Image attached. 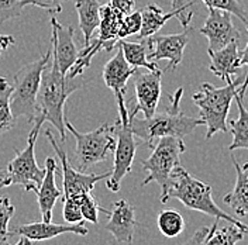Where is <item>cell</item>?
<instances>
[{
    "instance_id": "cell-32",
    "label": "cell",
    "mask_w": 248,
    "mask_h": 245,
    "mask_svg": "<svg viewBox=\"0 0 248 245\" xmlns=\"http://www.w3.org/2000/svg\"><path fill=\"white\" fill-rule=\"evenodd\" d=\"M62 214L68 224H80L83 223V215L80 212L79 200L77 198H69L63 199V207H62Z\"/></svg>"
},
{
    "instance_id": "cell-3",
    "label": "cell",
    "mask_w": 248,
    "mask_h": 245,
    "mask_svg": "<svg viewBox=\"0 0 248 245\" xmlns=\"http://www.w3.org/2000/svg\"><path fill=\"white\" fill-rule=\"evenodd\" d=\"M170 199L179 200L190 210L212 215L217 220H226L232 226L238 227L244 234H248V226L243 224L238 218H234L229 213L223 212L215 203L212 198L210 184L190 176V173L181 165L173 169L170 176V186L165 198V203Z\"/></svg>"
},
{
    "instance_id": "cell-8",
    "label": "cell",
    "mask_w": 248,
    "mask_h": 245,
    "mask_svg": "<svg viewBox=\"0 0 248 245\" xmlns=\"http://www.w3.org/2000/svg\"><path fill=\"white\" fill-rule=\"evenodd\" d=\"M119 108V120L116 122V148H114V165L111 169V175L108 176L106 186L111 192H119L120 184L124 178L131 172L133 162L137 151L136 136L131 130L128 110L124 99H117Z\"/></svg>"
},
{
    "instance_id": "cell-17",
    "label": "cell",
    "mask_w": 248,
    "mask_h": 245,
    "mask_svg": "<svg viewBox=\"0 0 248 245\" xmlns=\"http://www.w3.org/2000/svg\"><path fill=\"white\" fill-rule=\"evenodd\" d=\"M137 68H133L125 61L123 49L117 46V52L103 68V80L108 89L113 91L116 100L123 99L127 91V82L130 77H134Z\"/></svg>"
},
{
    "instance_id": "cell-21",
    "label": "cell",
    "mask_w": 248,
    "mask_h": 245,
    "mask_svg": "<svg viewBox=\"0 0 248 245\" xmlns=\"http://www.w3.org/2000/svg\"><path fill=\"white\" fill-rule=\"evenodd\" d=\"M74 1H75V9L79 20V29L83 34V41L86 46L92 41L94 31L99 29L102 4L99 3V0H74Z\"/></svg>"
},
{
    "instance_id": "cell-18",
    "label": "cell",
    "mask_w": 248,
    "mask_h": 245,
    "mask_svg": "<svg viewBox=\"0 0 248 245\" xmlns=\"http://www.w3.org/2000/svg\"><path fill=\"white\" fill-rule=\"evenodd\" d=\"M58 172V165L54 158H46V176L44 181L37 192V201H38V209L41 213L43 221H52V210L55 203L62 196V192L58 189L55 182V175Z\"/></svg>"
},
{
    "instance_id": "cell-5",
    "label": "cell",
    "mask_w": 248,
    "mask_h": 245,
    "mask_svg": "<svg viewBox=\"0 0 248 245\" xmlns=\"http://www.w3.org/2000/svg\"><path fill=\"white\" fill-rule=\"evenodd\" d=\"M51 48L40 60L32 61L16 72L13 77V92L10 96V107L16 119L27 117L29 122H34L41 114L38 105V93L41 86V77L46 66L51 61Z\"/></svg>"
},
{
    "instance_id": "cell-7",
    "label": "cell",
    "mask_w": 248,
    "mask_h": 245,
    "mask_svg": "<svg viewBox=\"0 0 248 245\" xmlns=\"http://www.w3.org/2000/svg\"><path fill=\"white\" fill-rule=\"evenodd\" d=\"M65 128L77 139V158L78 168L80 172H85L93 165L106 161L110 153H114L116 148V125L103 124L99 128L80 133L69 122H65Z\"/></svg>"
},
{
    "instance_id": "cell-20",
    "label": "cell",
    "mask_w": 248,
    "mask_h": 245,
    "mask_svg": "<svg viewBox=\"0 0 248 245\" xmlns=\"http://www.w3.org/2000/svg\"><path fill=\"white\" fill-rule=\"evenodd\" d=\"M232 161L237 172V181L234 189L223 198V201L238 217H246L248 215V162L240 165L234 156H232Z\"/></svg>"
},
{
    "instance_id": "cell-41",
    "label": "cell",
    "mask_w": 248,
    "mask_h": 245,
    "mask_svg": "<svg viewBox=\"0 0 248 245\" xmlns=\"http://www.w3.org/2000/svg\"><path fill=\"white\" fill-rule=\"evenodd\" d=\"M3 51H4V49H3V46H0V58H1V55H3Z\"/></svg>"
},
{
    "instance_id": "cell-16",
    "label": "cell",
    "mask_w": 248,
    "mask_h": 245,
    "mask_svg": "<svg viewBox=\"0 0 248 245\" xmlns=\"http://www.w3.org/2000/svg\"><path fill=\"white\" fill-rule=\"evenodd\" d=\"M13 235L18 234L23 237H27L29 240L34 241H46L51 238H55L61 234H77V235H86L89 230L85 227L83 223L80 224H54L52 221L46 223H29V224H23V226H17L13 229Z\"/></svg>"
},
{
    "instance_id": "cell-19",
    "label": "cell",
    "mask_w": 248,
    "mask_h": 245,
    "mask_svg": "<svg viewBox=\"0 0 248 245\" xmlns=\"http://www.w3.org/2000/svg\"><path fill=\"white\" fill-rule=\"evenodd\" d=\"M209 58H210V65L209 69L223 80L232 79V75H237L241 65V52L238 49V43H232L226 46L221 49L217 51H210L207 49Z\"/></svg>"
},
{
    "instance_id": "cell-2",
    "label": "cell",
    "mask_w": 248,
    "mask_h": 245,
    "mask_svg": "<svg viewBox=\"0 0 248 245\" xmlns=\"http://www.w3.org/2000/svg\"><path fill=\"white\" fill-rule=\"evenodd\" d=\"M83 86V80L77 77H71L69 75L63 77L58 68L49 61L46 66L43 77H41V86L38 93V105L41 108L40 117L34 122V124L43 125L44 122H51L60 137L65 139V103L71 93L79 91Z\"/></svg>"
},
{
    "instance_id": "cell-26",
    "label": "cell",
    "mask_w": 248,
    "mask_h": 245,
    "mask_svg": "<svg viewBox=\"0 0 248 245\" xmlns=\"http://www.w3.org/2000/svg\"><path fill=\"white\" fill-rule=\"evenodd\" d=\"M217 227H218V220L216 218L215 224L210 227L209 235L206 237L202 245H235L244 237V232L232 224L220 230H217Z\"/></svg>"
},
{
    "instance_id": "cell-15",
    "label": "cell",
    "mask_w": 248,
    "mask_h": 245,
    "mask_svg": "<svg viewBox=\"0 0 248 245\" xmlns=\"http://www.w3.org/2000/svg\"><path fill=\"white\" fill-rule=\"evenodd\" d=\"M136 227L137 220L134 207L125 200H119L113 203L105 229L116 238V241L127 244L133 243Z\"/></svg>"
},
{
    "instance_id": "cell-27",
    "label": "cell",
    "mask_w": 248,
    "mask_h": 245,
    "mask_svg": "<svg viewBox=\"0 0 248 245\" xmlns=\"http://www.w3.org/2000/svg\"><path fill=\"white\" fill-rule=\"evenodd\" d=\"M158 230L168 238H176L185 230L184 217L175 210H164L156 218Z\"/></svg>"
},
{
    "instance_id": "cell-12",
    "label": "cell",
    "mask_w": 248,
    "mask_h": 245,
    "mask_svg": "<svg viewBox=\"0 0 248 245\" xmlns=\"http://www.w3.org/2000/svg\"><path fill=\"white\" fill-rule=\"evenodd\" d=\"M51 62L58 68L63 77H66L79 57V51L74 41L75 29L71 26H62L57 18V15H51Z\"/></svg>"
},
{
    "instance_id": "cell-24",
    "label": "cell",
    "mask_w": 248,
    "mask_h": 245,
    "mask_svg": "<svg viewBox=\"0 0 248 245\" xmlns=\"http://www.w3.org/2000/svg\"><path fill=\"white\" fill-rule=\"evenodd\" d=\"M243 99L238 92L235 93L234 100L238 107V119L230 122V133L232 134V144L229 151L234 150H248V110L243 103Z\"/></svg>"
},
{
    "instance_id": "cell-36",
    "label": "cell",
    "mask_w": 248,
    "mask_h": 245,
    "mask_svg": "<svg viewBox=\"0 0 248 245\" xmlns=\"http://www.w3.org/2000/svg\"><path fill=\"white\" fill-rule=\"evenodd\" d=\"M209 232H210V227H201L186 243L181 245H202L206 240V237L209 235Z\"/></svg>"
},
{
    "instance_id": "cell-40",
    "label": "cell",
    "mask_w": 248,
    "mask_h": 245,
    "mask_svg": "<svg viewBox=\"0 0 248 245\" xmlns=\"http://www.w3.org/2000/svg\"><path fill=\"white\" fill-rule=\"evenodd\" d=\"M16 245H32V241L29 240L27 237H23V235H21V238L17 241V244Z\"/></svg>"
},
{
    "instance_id": "cell-29",
    "label": "cell",
    "mask_w": 248,
    "mask_h": 245,
    "mask_svg": "<svg viewBox=\"0 0 248 245\" xmlns=\"http://www.w3.org/2000/svg\"><path fill=\"white\" fill-rule=\"evenodd\" d=\"M206 7H213V9H218V10H224L229 12L232 15H237L247 27L248 30V18L247 13L243 7V4L240 3V0H202Z\"/></svg>"
},
{
    "instance_id": "cell-25",
    "label": "cell",
    "mask_w": 248,
    "mask_h": 245,
    "mask_svg": "<svg viewBox=\"0 0 248 245\" xmlns=\"http://www.w3.org/2000/svg\"><path fill=\"white\" fill-rule=\"evenodd\" d=\"M13 85L6 77H0V134L10 131L16 124V117L10 107V96Z\"/></svg>"
},
{
    "instance_id": "cell-23",
    "label": "cell",
    "mask_w": 248,
    "mask_h": 245,
    "mask_svg": "<svg viewBox=\"0 0 248 245\" xmlns=\"http://www.w3.org/2000/svg\"><path fill=\"white\" fill-rule=\"evenodd\" d=\"M117 46L123 49L124 58L128 62L133 68H145L148 71H158V65L156 62H153L148 60V43L147 40H141L140 43H131V41H125L120 40L117 43Z\"/></svg>"
},
{
    "instance_id": "cell-34",
    "label": "cell",
    "mask_w": 248,
    "mask_h": 245,
    "mask_svg": "<svg viewBox=\"0 0 248 245\" xmlns=\"http://www.w3.org/2000/svg\"><path fill=\"white\" fill-rule=\"evenodd\" d=\"M62 1L63 0H23V7L35 6L49 12V15H58L62 12Z\"/></svg>"
},
{
    "instance_id": "cell-13",
    "label": "cell",
    "mask_w": 248,
    "mask_h": 245,
    "mask_svg": "<svg viewBox=\"0 0 248 245\" xmlns=\"http://www.w3.org/2000/svg\"><path fill=\"white\" fill-rule=\"evenodd\" d=\"M209 15L204 21L201 32L209 40V49L217 51L232 43H240L241 32L232 24V13L207 7Z\"/></svg>"
},
{
    "instance_id": "cell-39",
    "label": "cell",
    "mask_w": 248,
    "mask_h": 245,
    "mask_svg": "<svg viewBox=\"0 0 248 245\" xmlns=\"http://www.w3.org/2000/svg\"><path fill=\"white\" fill-rule=\"evenodd\" d=\"M6 186H10V184H9V173H7V170H0V189L6 187Z\"/></svg>"
},
{
    "instance_id": "cell-38",
    "label": "cell",
    "mask_w": 248,
    "mask_h": 245,
    "mask_svg": "<svg viewBox=\"0 0 248 245\" xmlns=\"http://www.w3.org/2000/svg\"><path fill=\"white\" fill-rule=\"evenodd\" d=\"M15 44V37L13 35H4L0 34V46H3V49H7L10 46Z\"/></svg>"
},
{
    "instance_id": "cell-22",
    "label": "cell",
    "mask_w": 248,
    "mask_h": 245,
    "mask_svg": "<svg viewBox=\"0 0 248 245\" xmlns=\"http://www.w3.org/2000/svg\"><path fill=\"white\" fill-rule=\"evenodd\" d=\"M141 12V30L137 34L140 40H144V38H148V37H153L155 35L158 31L161 30L165 23L175 17V12L170 10V13H165L159 6H156L155 3H151L148 6H145Z\"/></svg>"
},
{
    "instance_id": "cell-9",
    "label": "cell",
    "mask_w": 248,
    "mask_h": 245,
    "mask_svg": "<svg viewBox=\"0 0 248 245\" xmlns=\"http://www.w3.org/2000/svg\"><path fill=\"white\" fill-rule=\"evenodd\" d=\"M43 125L34 124L32 130L29 134L27 147L21 151H16L15 158L9 162L7 173L9 184H18L26 192L37 193L46 176V168H40L35 161V142L38 133Z\"/></svg>"
},
{
    "instance_id": "cell-1",
    "label": "cell",
    "mask_w": 248,
    "mask_h": 245,
    "mask_svg": "<svg viewBox=\"0 0 248 245\" xmlns=\"http://www.w3.org/2000/svg\"><path fill=\"white\" fill-rule=\"evenodd\" d=\"M184 89L179 88L173 94H170V105L162 113H155L150 119L131 117L130 124L136 137L141 138L154 148V142L162 137L184 138L192 134L198 127L204 125L202 119L189 117L181 110V99Z\"/></svg>"
},
{
    "instance_id": "cell-28",
    "label": "cell",
    "mask_w": 248,
    "mask_h": 245,
    "mask_svg": "<svg viewBox=\"0 0 248 245\" xmlns=\"http://www.w3.org/2000/svg\"><path fill=\"white\" fill-rule=\"evenodd\" d=\"M15 214V206L7 196L0 198V245L7 244V240L13 235L9 230V221Z\"/></svg>"
},
{
    "instance_id": "cell-30",
    "label": "cell",
    "mask_w": 248,
    "mask_h": 245,
    "mask_svg": "<svg viewBox=\"0 0 248 245\" xmlns=\"http://www.w3.org/2000/svg\"><path fill=\"white\" fill-rule=\"evenodd\" d=\"M78 200H79V206H80V212H82V215H83V220L86 221H91L93 224L97 223V215L100 212L108 214L110 210H106V209H102L97 203V200L94 199L92 196V193H85L82 196H78Z\"/></svg>"
},
{
    "instance_id": "cell-6",
    "label": "cell",
    "mask_w": 248,
    "mask_h": 245,
    "mask_svg": "<svg viewBox=\"0 0 248 245\" xmlns=\"http://www.w3.org/2000/svg\"><path fill=\"white\" fill-rule=\"evenodd\" d=\"M186 151L182 138L162 137L154 145L150 158L142 161V169L147 172V178L142 181V186L156 182L161 187V201L165 203V198L170 186V176L173 169L179 165L181 155Z\"/></svg>"
},
{
    "instance_id": "cell-4",
    "label": "cell",
    "mask_w": 248,
    "mask_h": 245,
    "mask_svg": "<svg viewBox=\"0 0 248 245\" xmlns=\"http://www.w3.org/2000/svg\"><path fill=\"white\" fill-rule=\"evenodd\" d=\"M223 88H215L204 82L201 85V91L193 93L192 100L199 107V119L206 125V139H210L217 133H227V117L232 102L238 92L244 79H229Z\"/></svg>"
},
{
    "instance_id": "cell-11",
    "label": "cell",
    "mask_w": 248,
    "mask_h": 245,
    "mask_svg": "<svg viewBox=\"0 0 248 245\" xmlns=\"http://www.w3.org/2000/svg\"><path fill=\"white\" fill-rule=\"evenodd\" d=\"M162 71H148L134 74V92H136V105L128 113V117H136L137 113H142L145 119L153 117L156 113V107L162 92Z\"/></svg>"
},
{
    "instance_id": "cell-10",
    "label": "cell",
    "mask_w": 248,
    "mask_h": 245,
    "mask_svg": "<svg viewBox=\"0 0 248 245\" xmlns=\"http://www.w3.org/2000/svg\"><path fill=\"white\" fill-rule=\"evenodd\" d=\"M46 137L48 138L51 147L57 153L60 162H61L63 199L77 198V196H82L85 193H92L94 184L103 179H108L111 175V170L103 172V173H85V172H80L79 169H75L71 165L63 148L57 142V138L52 136V133L49 130L46 131Z\"/></svg>"
},
{
    "instance_id": "cell-37",
    "label": "cell",
    "mask_w": 248,
    "mask_h": 245,
    "mask_svg": "<svg viewBox=\"0 0 248 245\" xmlns=\"http://www.w3.org/2000/svg\"><path fill=\"white\" fill-rule=\"evenodd\" d=\"M240 65L241 66H244V65H247L248 66V43L246 48L241 51V60H240ZM247 88H248V72L246 74V77H244V82H243V85L240 86V89H238V94L241 96V97H244V94L247 92Z\"/></svg>"
},
{
    "instance_id": "cell-33",
    "label": "cell",
    "mask_w": 248,
    "mask_h": 245,
    "mask_svg": "<svg viewBox=\"0 0 248 245\" xmlns=\"http://www.w3.org/2000/svg\"><path fill=\"white\" fill-rule=\"evenodd\" d=\"M23 9V0H0V23L18 17Z\"/></svg>"
},
{
    "instance_id": "cell-35",
    "label": "cell",
    "mask_w": 248,
    "mask_h": 245,
    "mask_svg": "<svg viewBox=\"0 0 248 245\" xmlns=\"http://www.w3.org/2000/svg\"><path fill=\"white\" fill-rule=\"evenodd\" d=\"M108 4L117 10L119 13H122L123 15H130L131 12H134V6H136V1L134 0H110Z\"/></svg>"
},
{
    "instance_id": "cell-31",
    "label": "cell",
    "mask_w": 248,
    "mask_h": 245,
    "mask_svg": "<svg viewBox=\"0 0 248 245\" xmlns=\"http://www.w3.org/2000/svg\"><path fill=\"white\" fill-rule=\"evenodd\" d=\"M141 12H131L130 15H124L122 27H120V32H119V38L123 40L130 35H136L139 34L141 30Z\"/></svg>"
},
{
    "instance_id": "cell-14",
    "label": "cell",
    "mask_w": 248,
    "mask_h": 245,
    "mask_svg": "<svg viewBox=\"0 0 248 245\" xmlns=\"http://www.w3.org/2000/svg\"><path fill=\"white\" fill-rule=\"evenodd\" d=\"M189 32L190 30H185L179 34L153 35L145 38L151 49L148 52V60L153 62L167 60L170 63L165 71H175L182 61L184 51L189 43Z\"/></svg>"
}]
</instances>
